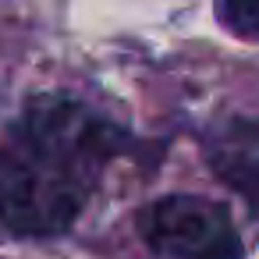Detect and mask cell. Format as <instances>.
<instances>
[{"label":"cell","instance_id":"cell-4","mask_svg":"<svg viewBox=\"0 0 259 259\" xmlns=\"http://www.w3.org/2000/svg\"><path fill=\"white\" fill-rule=\"evenodd\" d=\"M217 25L245 43L259 39V0H213Z\"/></svg>","mask_w":259,"mask_h":259},{"label":"cell","instance_id":"cell-3","mask_svg":"<svg viewBox=\"0 0 259 259\" xmlns=\"http://www.w3.org/2000/svg\"><path fill=\"white\" fill-rule=\"evenodd\" d=\"M213 174L259 213V121H231L206 139Z\"/></svg>","mask_w":259,"mask_h":259},{"label":"cell","instance_id":"cell-1","mask_svg":"<svg viewBox=\"0 0 259 259\" xmlns=\"http://www.w3.org/2000/svg\"><path fill=\"white\" fill-rule=\"evenodd\" d=\"M135 135L68 93H36L0 135V224L18 238H57L85 213L107 167Z\"/></svg>","mask_w":259,"mask_h":259},{"label":"cell","instance_id":"cell-2","mask_svg":"<svg viewBox=\"0 0 259 259\" xmlns=\"http://www.w3.org/2000/svg\"><path fill=\"white\" fill-rule=\"evenodd\" d=\"M135 231L160 259H245L231 209L195 192H170L135 213Z\"/></svg>","mask_w":259,"mask_h":259}]
</instances>
